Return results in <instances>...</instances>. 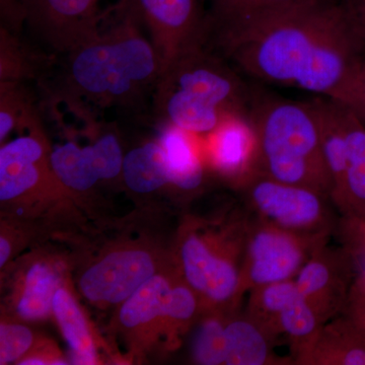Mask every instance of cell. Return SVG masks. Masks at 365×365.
<instances>
[{
  "instance_id": "1",
  "label": "cell",
  "mask_w": 365,
  "mask_h": 365,
  "mask_svg": "<svg viewBox=\"0 0 365 365\" xmlns=\"http://www.w3.org/2000/svg\"><path fill=\"white\" fill-rule=\"evenodd\" d=\"M204 46L254 78L337 101L365 55L351 0H302L208 24Z\"/></svg>"
},
{
  "instance_id": "2",
  "label": "cell",
  "mask_w": 365,
  "mask_h": 365,
  "mask_svg": "<svg viewBox=\"0 0 365 365\" xmlns=\"http://www.w3.org/2000/svg\"><path fill=\"white\" fill-rule=\"evenodd\" d=\"M112 9L107 29L100 28L90 39L57 57L38 81L43 100L66 103L73 109L116 108L129 114L151 108L162 60L128 4L119 0Z\"/></svg>"
},
{
  "instance_id": "3",
  "label": "cell",
  "mask_w": 365,
  "mask_h": 365,
  "mask_svg": "<svg viewBox=\"0 0 365 365\" xmlns=\"http://www.w3.org/2000/svg\"><path fill=\"white\" fill-rule=\"evenodd\" d=\"M250 100L248 88L225 59L201 46L163 69L151 110L158 124L206 135L227 113L247 111Z\"/></svg>"
},
{
  "instance_id": "4",
  "label": "cell",
  "mask_w": 365,
  "mask_h": 365,
  "mask_svg": "<svg viewBox=\"0 0 365 365\" xmlns=\"http://www.w3.org/2000/svg\"><path fill=\"white\" fill-rule=\"evenodd\" d=\"M250 119L258 140V173L330 199L332 182L309 103L254 101Z\"/></svg>"
},
{
  "instance_id": "5",
  "label": "cell",
  "mask_w": 365,
  "mask_h": 365,
  "mask_svg": "<svg viewBox=\"0 0 365 365\" xmlns=\"http://www.w3.org/2000/svg\"><path fill=\"white\" fill-rule=\"evenodd\" d=\"M250 217L239 215L215 232L187 227L180 242L182 277L203 309L235 311L241 300V269Z\"/></svg>"
},
{
  "instance_id": "6",
  "label": "cell",
  "mask_w": 365,
  "mask_h": 365,
  "mask_svg": "<svg viewBox=\"0 0 365 365\" xmlns=\"http://www.w3.org/2000/svg\"><path fill=\"white\" fill-rule=\"evenodd\" d=\"M329 239L327 235L295 234L250 218L242 260V297L255 288L295 279L312 255Z\"/></svg>"
},
{
  "instance_id": "7",
  "label": "cell",
  "mask_w": 365,
  "mask_h": 365,
  "mask_svg": "<svg viewBox=\"0 0 365 365\" xmlns=\"http://www.w3.org/2000/svg\"><path fill=\"white\" fill-rule=\"evenodd\" d=\"M255 217L306 235L330 237L336 223L328 198L314 190L278 182L257 173L241 187Z\"/></svg>"
},
{
  "instance_id": "8",
  "label": "cell",
  "mask_w": 365,
  "mask_h": 365,
  "mask_svg": "<svg viewBox=\"0 0 365 365\" xmlns=\"http://www.w3.org/2000/svg\"><path fill=\"white\" fill-rule=\"evenodd\" d=\"M31 41L60 56L98 32L105 13L100 0H18Z\"/></svg>"
},
{
  "instance_id": "9",
  "label": "cell",
  "mask_w": 365,
  "mask_h": 365,
  "mask_svg": "<svg viewBox=\"0 0 365 365\" xmlns=\"http://www.w3.org/2000/svg\"><path fill=\"white\" fill-rule=\"evenodd\" d=\"M148 31L163 71L184 53L205 44V0H124Z\"/></svg>"
},
{
  "instance_id": "10",
  "label": "cell",
  "mask_w": 365,
  "mask_h": 365,
  "mask_svg": "<svg viewBox=\"0 0 365 365\" xmlns=\"http://www.w3.org/2000/svg\"><path fill=\"white\" fill-rule=\"evenodd\" d=\"M0 148V200L16 202L64 189L53 172L51 148L41 120Z\"/></svg>"
},
{
  "instance_id": "11",
  "label": "cell",
  "mask_w": 365,
  "mask_h": 365,
  "mask_svg": "<svg viewBox=\"0 0 365 365\" xmlns=\"http://www.w3.org/2000/svg\"><path fill=\"white\" fill-rule=\"evenodd\" d=\"M355 257L349 249L327 244L317 250L295 277L300 294L323 325L344 313L354 280Z\"/></svg>"
},
{
  "instance_id": "12",
  "label": "cell",
  "mask_w": 365,
  "mask_h": 365,
  "mask_svg": "<svg viewBox=\"0 0 365 365\" xmlns=\"http://www.w3.org/2000/svg\"><path fill=\"white\" fill-rule=\"evenodd\" d=\"M158 270L148 250L125 247L108 252L81 273L78 287L91 304L100 307L121 304Z\"/></svg>"
},
{
  "instance_id": "13",
  "label": "cell",
  "mask_w": 365,
  "mask_h": 365,
  "mask_svg": "<svg viewBox=\"0 0 365 365\" xmlns=\"http://www.w3.org/2000/svg\"><path fill=\"white\" fill-rule=\"evenodd\" d=\"M123 148L118 132L113 129L98 134L93 143L79 146L69 143L51 150L53 172L67 191L86 192L98 182L121 176Z\"/></svg>"
},
{
  "instance_id": "14",
  "label": "cell",
  "mask_w": 365,
  "mask_h": 365,
  "mask_svg": "<svg viewBox=\"0 0 365 365\" xmlns=\"http://www.w3.org/2000/svg\"><path fill=\"white\" fill-rule=\"evenodd\" d=\"M206 137V160L220 176L242 187L258 173V140L249 111L227 113Z\"/></svg>"
},
{
  "instance_id": "15",
  "label": "cell",
  "mask_w": 365,
  "mask_h": 365,
  "mask_svg": "<svg viewBox=\"0 0 365 365\" xmlns=\"http://www.w3.org/2000/svg\"><path fill=\"white\" fill-rule=\"evenodd\" d=\"M302 365H365V331L348 314L322 327Z\"/></svg>"
},
{
  "instance_id": "16",
  "label": "cell",
  "mask_w": 365,
  "mask_h": 365,
  "mask_svg": "<svg viewBox=\"0 0 365 365\" xmlns=\"http://www.w3.org/2000/svg\"><path fill=\"white\" fill-rule=\"evenodd\" d=\"M342 105L345 177L338 209L345 217L365 222V124L351 108Z\"/></svg>"
},
{
  "instance_id": "17",
  "label": "cell",
  "mask_w": 365,
  "mask_h": 365,
  "mask_svg": "<svg viewBox=\"0 0 365 365\" xmlns=\"http://www.w3.org/2000/svg\"><path fill=\"white\" fill-rule=\"evenodd\" d=\"M273 344L267 333L246 314H230L225 328V364H294L292 359L274 354Z\"/></svg>"
},
{
  "instance_id": "18",
  "label": "cell",
  "mask_w": 365,
  "mask_h": 365,
  "mask_svg": "<svg viewBox=\"0 0 365 365\" xmlns=\"http://www.w3.org/2000/svg\"><path fill=\"white\" fill-rule=\"evenodd\" d=\"M174 283L163 274H155L120 307L118 322L125 330L143 333L158 322L169 327L168 302ZM170 328V327H169Z\"/></svg>"
},
{
  "instance_id": "19",
  "label": "cell",
  "mask_w": 365,
  "mask_h": 365,
  "mask_svg": "<svg viewBox=\"0 0 365 365\" xmlns=\"http://www.w3.org/2000/svg\"><path fill=\"white\" fill-rule=\"evenodd\" d=\"M158 140L169 168L170 186L182 191H195L204 180L200 150L191 134L170 124H158Z\"/></svg>"
},
{
  "instance_id": "20",
  "label": "cell",
  "mask_w": 365,
  "mask_h": 365,
  "mask_svg": "<svg viewBox=\"0 0 365 365\" xmlns=\"http://www.w3.org/2000/svg\"><path fill=\"white\" fill-rule=\"evenodd\" d=\"M0 81H39L56 62L57 56L26 40L21 33L0 28Z\"/></svg>"
},
{
  "instance_id": "21",
  "label": "cell",
  "mask_w": 365,
  "mask_h": 365,
  "mask_svg": "<svg viewBox=\"0 0 365 365\" xmlns=\"http://www.w3.org/2000/svg\"><path fill=\"white\" fill-rule=\"evenodd\" d=\"M61 283V272L56 264L48 260L31 264L21 280L14 302L16 314L26 321L48 318L52 313L54 295Z\"/></svg>"
},
{
  "instance_id": "22",
  "label": "cell",
  "mask_w": 365,
  "mask_h": 365,
  "mask_svg": "<svg viewBox=\"0 0 365 365\" xmlns=\"http://www.w3.org/2000/svg\"><path fill=\"white\" fill-rule=\"evenodd\" d=\"M122 179L137 194H150L170 186L169 168L160 141L151 140L124 155Z\"/></svg>"
},
{
  "instance_id": "23",
  "label": "cell",
  "mask_w": 365,
  "mask_h": 365,
  "mask_svg": "<svg viewBox=\"0 0 365 365\" xmlns=\"http://www.w3.org/2000/svg\"><path fill=\"white\" fill-rule=\"evenodd\" d=\"M52 313L67 344L74 364H96L98 353L83 309L69 290L61 287L53 299Z\"/></svg>"
},
{
  "instance_id": "24",
  "label": "cell",
  "mask_w": 365,
  "mask_h": 365,
  "mask_svg": "<svg viewBox=\"0 0 365 365\" xmlns=\"http://www.w3.org/2000/svg\"><path fill=\"white\" fill-rule=\"evenodd\" d=\"M41 120L37 100L21 81H0V141Z\"/></svg>"
},
{
  "instance_id": "25",
  "label": "cell",
  "mask_w": 365,
  "mask_h": 365,
  "mask_svg": "<svg viewBox=\"0 0 365 365\" xmlns=\"http://www.w3.org/2000/svg\"><path fill=\"white\" fill-rule=\"evenodd\" d=\"M208 314L201 319L192 343V357L198 364H225V328L230 313L223 309H207Z\"/></svg>"
},
{
  "instance_id": "26",
  "label": "cell",
  "mask_w": 365,
  "mask_h": 365,
  "mask_svg": "<svg viewBox=\"0 0 365 365\" xmlns=\"http://www.w3.org/2000/svg\"><path fill=\"white\" fill-rule=\"evenodd\" d=\"M299 1L302 0H210L208 24L218 23L237 18L242 14L287 6Z\"/></svg>"
},
{
  "instance_id": "27",
  "label": "cell",
  "mask_w": 365,
  "mask_h": 365,
  "mask_svg": "<svg viewBox=\"0 0 365 365\" xmlns=\"http://www.w3.org/2000/svg\"><path fill=\"white\" fill-rule=\"evenodd\" d=\"M34 335L28 327L20 324L0 326V364L20 361L32 349Z\"/></svg>"
},
{
  "instance_id": "28",
  "label": "cell",
  "mask_w": 365,
  "mask_h": 365,
  "mask_svg": "<svg viewBox=\"0 0 365 365\" xmlns=\"http://www.w3.org/2000/svg\"><path fill=\"white\" fill-rule=\"evenodd\" d=\"M339 102L351 108L360 119L365 118V55L355 64Z\"/></svg>"
},
{
  "instance_id": "29",
  "label": "cell",
  "mask_w": 365,
  "mask_h": 365,
  "mask_svg": "<svg viewBox=\"0 0 365 365\" xmlns=\"http://www.w3.org/2000/svg\"><path fill=\"white\" fill-rule=\"evenodd\" d=\"M344 314H348L365 331V295L350 294Z\"/></svg>"
},
{
  "instance_id": "30",
  "label": "cell",
  "mask_w": 365,
  "mask_h": 365,
  "mask_svg": "<svg viewBox=\"0 0 365 365\" xmlns=\"http://www.w3.org/2000/svg\"><path fill=\"white\" fill-rule=\"evenodd\" d=\"M353 14H354L355 21L357 29L365 43V6H355L351 2Z\"/></svg>"
},
{
  "instance_id": "31",
  "label": "cell",
  "mask_w": 365,
  "mask_h": 365,
  "mask_svg": "<svg viewBox=\"0 0 365 365\" xmlns=\"http://www.w3.org/2000/svg\"><path fill=\"white\" fill-rule=\"evenodd\" d=\"M11 251H13V248H11V242H9L6 237L1 235V239H0V266H1V268L9 261Z\"/></svg>"
},
{
  "instance_id": "32",
  "label": "cell",
  "mask_w": 365,
  "mask_h": 365,
  "mask_svg": "<svg viewBox=\"0 0 365 365\" xmlns=\"http://www.w3.org/2000/svg\"><path fill=\"white\" fill-rule=\"evenodd\" d=\"M353 6H365V0H351Z\"/></svg>"
},
{
  "instance_id": "33",
  "label": "cell",
  "mask_w": 365,
  "mask_h": 365,
  "mask_svg": "<svg viewBox=\"0 0 365 365\" xmlns=\"http://www.w3.org/2000/svg\"><path fill=\"white\" fill-rule=\"evenodd\" d=\"M362 121H364V124H365V118H364V120H362Z\"/></svg>"
}]
</instances>
